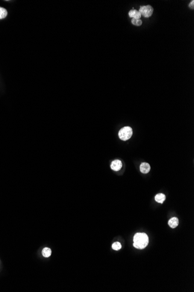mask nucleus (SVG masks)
I'll return each instance as SVG.
<instances>
[{"mask_svg": "<svg viewBox=\"0 0 194 292\" xmlns=\"http://www.w3.org/2000/svg\"><path fill=\"white\" fill-rule=\"evenodd\" d=\"M133 245L137 249H144L148 245L149 239L146 233H138L134 236Z\"/></svg>", "mask_w": 194, "mask_h": 292, "instance_id": "nucleus-1", "label": "nucleus"}, {"mask_svg": "<svg viewBox=\"0 0 194 292\" xmlns=\"http://www.w3.org/2000/svg\"><path fill=\"white\" fill-rule=\"evenodd\" d=\"M132 135V130L130 127H125L119 132V137L122 141L129 139Z\"/></svg>", "mask_w": 194, "mask_h": 292, "instance_id": "nucleus-2", "label": "nucleus"}, {"mask_svg": "<svg viewBox=\"0 0 194 292\" xmlns=\"http://www.w3.org/2000/svg\"><path fill=\"white\" fill-rule=\"evenodd\" d=\"M139 12L141 13V16L148 18L152 15L153 13V8L151 5H149L141 6L140 8Z\"/></svg>", "mask_w": 194, "mask_h": 292, "instance_id": "nucleus-3", "label": "nucleus"}, {"mask_svg": "<svg viewBox=\"0 0 194 292\" xmlns=\"http://www.w3.org/2000/svg\"><path fill=\"white\" fill-rule=\"evenodd\" d=\"M111 167L114 171H119L122 167V163L119 160H115L111 163Z\"/></svg>", "mask_w": 194, "mask_h": 292, "instance_id": "nucleus-4", "label": "nucleus"}, {"mask_svg": "<svg viewBox=\"0 0 194 292\" xmlns=\"http://www.w3.org/2000/svg\"><path fill=\"white\" fill-rule=\"evenodd\" d=\"M129 15L130 18H132V19H140L141 17V14L139 12V11L134 9L130 11Z\"/></svg>", "mask_w": 194, "mask_h": 292, "instance_id": "nucleus-5", "label": "nucleus"}, {"mask_svg": "<svg viewBox=\"0 0 194 292\" xmlns=\"http://www.w3.org/2000/svg\"><path fill=\"white\" fill-rule=\"evenodd\" d=\"M151 167L150 165L147 163H143L140 165V171L143 173L146 174L150 171Z\"/></svg>", "mask_w": 194, "mask_h": 292, "instance_id": "nucleus-6", "label": "nucleus"}, {"mask_svg": "<svg viewBox=\"0 0 194 292\" xmlns=\"http://www.w3.org/2000/svg\"><path fill=\"white\" fill-rule=\"evenodd\" d=\"M178 219L177 218H173L169 221V225L172 228H176L178 225Z\"/></svg>", "mask_w": 194, "mask_h": 292, "instance_id": "nucleus-7", "label": "nucleus"}, {"mask_svg": "<svg viewBox=\"0 0 194 292\" xmlns=\"http://www.w3.org/2000/svg\"><path fill=\"white\" fill-rule=\"evenodd\" d=\"M155 199L157 202L162 204L166 199V196L163 194H158L155 196Z\"/></svg>", "mask_w": 194, "mask_h": 292, "instance_id": "nucleus-8", "label": "nucleus"}, {"mask_svg": "<svg viewBox=\"0 0 194 292\" xmlns=\"http://www.w3.org/2000/svg\"><path fill=\"white\" fill-rule=\"evenodd\" d=\"M51 253H52L51 250L48 247H46V248H43V250L42 251V255L44 257H46V258L49 257L51 255Z\"/></svg>", "mask_w": 194, "mask_h": 292, "instance_id": "nucleus-9", "label": "nucleus"}, {"mask_svg": "<svg viewBox=\"0 0 194 292\" xmlns=\"http://www.w3.org/2000/svg\"><path fill=\"white\" fill-rule=\"evenodd\" d=\"M8 15V12L6 9L0 7V19L5 18Z\"/></svg>", "mask_w": 194, "mask_h": 292, "instance_id": "nucleus-10", "label": "nucleus"}, {"mask_svg": "<svg viewBox=\"0 0 194 292\" xmlns=\"http://www.w3.org/2000/svg\"><path fill=\"white\" fill-rule=\"evenodd\" d=\"M131 23L132 25L137 26H140L143 24V21L141 19H132L131 20Z\"/></svg>", "mask_w": 194, "mask_h": 292, "instance_id": "nucleus-11", "label": "nucleus"}, {"mask_svg": "<svg viewBox=\"0 0 194 292\" xmlns=\"http://www.w3.org/2000/svg\"><path fill=\"white\" fill-rule=\"evenodd\" d=\"M122 248V245L119 242H115L112 244V248L114 250H119Z\"/></svg>", "mask_w": 194, "mask_h": 292, "instance_id": "nucleus-12", "label": "nucleus"}, {"mask_svg": "<svg viewBox=\"0 0 194 292\" xmlns=\"http://www.w3.org/2000/svg\"><path fill=\"white\" fill-rule=\"evenodd\" d=\"M189 8L191 9H194V1L193 0L190 4H189V5H188Z\"/></svg>", "mask_w": 194, "mask_h": 292, "instance_id": "nucleus-13", "label": "nucleus"}]
</instances>
